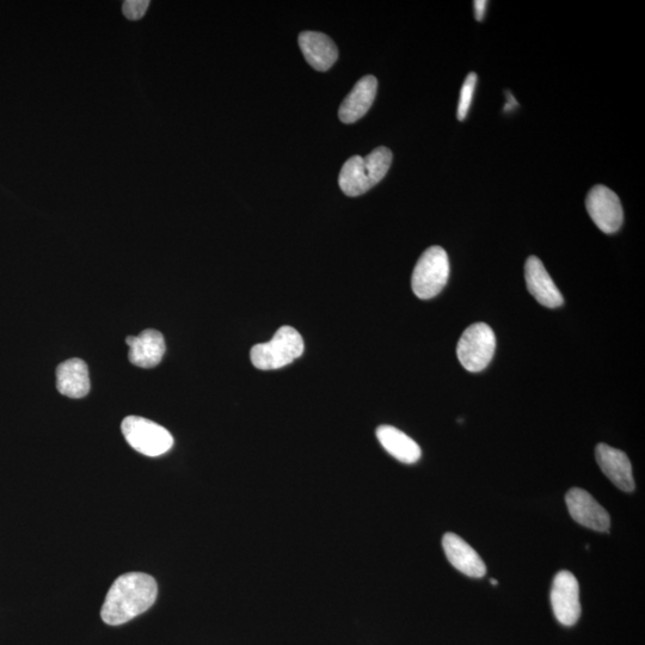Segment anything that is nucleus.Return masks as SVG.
I'll return each mask as SVG.
<instances>
[{"mask_svg":"<svg viewBox=\"0 0 645 645\" xmlns=\"http://www.w3.org/2000/svg\"><path fill=\"white\" fill-rule=\"evenodd\" d=\"M158 586L152 576L127 573L110 587L101 610L103 622L118 626L140 616L155 604Z\"/></svg>","mask_w":645,"mask_h":645,"instance_id":"f257e3e1","label":"nucleus"},{"mask_svg":"<svg viewBox=\"0 0 645 645\" xmlns=\"http://www.w3.org/2000/svg\"><path fill=\"white\" fill-rule=\"evenodd\" d=\"M392 164V152L378 147L366 157H350L340 172L339 184L347 196H360L383 180Z\"/></svg>","mask_w":645,"mask_h":645,"instance_id":"f03ea898","label":"nucleus"},{"mask_svg":"<svg viewBox=\"0 0 645 645\" xmlns=\"http://www.w3.org/2000/svg\"><path fill=\"white\" fill-rule=\"evenodd\" d=\"M304 349V340L298 331L292 327H282L269 342L256 344L251 349L250 359L257 370H279L300 358Z\"/></svg>","mask_w":645,"mask_h":645,"instance_id":"7ed1b4c3","label":"nucleus"},{"mask_svg":"<svg viewBox=\"0 0 645 645\" xmlns=\"http://www.w3.org/2000/svg\"><path fill=\"white\" fill-rule=\"evenodd\" d=\"M450 278V260L441 247H432L425 251L417 261L411 278V287L416 297L423 300L432 299L444 290Z\"/></svg>","mask_w":645,"mask_h":645,"instance_id":"20e7f679","label":"nucleus"},{"mask_svg":"<svg viewBox=\"0 0 645 645\" xmlns=\"http://www.w3.org/2000/svg\"><path fill=\"white\" fill-rule=\"evenodd\" d=\"M129 446L147 457H159L174 446V438L168 429L139 416H128L121 425Z\"/></svg>","mask_w":645,"mask_h":645,"instance_id":"39448f33","label":"nucleus"},{"mask_svg":"<svg viewBox=\"0 0 645 645\" xmlns=\"http://www.w3.org/2000/svg\"><path fill=\"white\" fill-rule=\"evenodd\" d=\"M496 337L485 323L472 324L458 342L457 355L466 371L481 372L494 358Z\"/></svg>","mask_w":645,"mask_h":645,"instance_id":"423d86ee","label":"nucleus"},{"mask_svg":"<svg viewBox=\"0 0 645 645\" xmlns=\"http://www.w3.org/2000/svg\"><path fill=\"white\" fill-rule=\"evenodd\" d=\"M586 207L589 217L602 232L612 235L620 230L624 221L622 204L616 193L605 186H595L588 193Z\"/></svg>","mask_w":645,"mask_h":645,"instance_id":"0eeeda50","label":"nucleus"},{"mask_svg":"<svg viewBox=\"0 0 645 645\" xmlns=\"http://www.w3.org/2000/svg\"><path fill=\"white\" fill-rule=\"evenodd\" d=\"M551 605L558 622L565 626H573L580 619V586L570 571L562 570L555 576Z\"/></svg>","mask_w":645,"mask_h":645,"instance_id":"6e6552de","label":"nucleus"},{"mask_svg":"<svg viewBox=\"0 0 645 645\" xmlns=\"http://www.w3.org/2000/svg\"><path fill=\"white\" fill-rule=\"evenodd\" d=\"M565 501H567L571 518L579 522L580 525L598 532L610 531V515L586 490L580 488L569 490Z\"/></svg>","mask_w":645,"mask_h":645,"instance_id":"1a4fd4ad","label":"nucleus"},{"mask_svg":"<svg viewBox=\"0 0 645 645\" xmlns=\"http://www.w3.org/2000/svg\"><path fill=\"white\" fill-rule=\"evenodd\" d=\"M525 280L528 291L533 298L549 309L562 306L564 299L554 280L545 269L542 261L536 256L528 257L525 264Z\"/></svg>","mask_w":645,"mask_h":645,"instance_id":"9d476101","label":"nucleus"},{"mask_svg":"<svg viewBox=\"0 0 645 645\" xmlns=\"http://www.w3.org/2000/svg\"><path fill=\"white\" fill-rule=\"evenodd\" d=\"M595 457L602 472L625 493L635 490L634 475L628 456L623 451L617 450L606 444H600L595 450Z\"/></svg>","mask_w":645,"mask_h":645,"instance_id":"9b49d317","label":"nucleus"},{"mask_svg":"<svg viewBox=\"0 0 645 645\" xmlns=\"http://www.w3.org/2000/svg\"><path fill=\"white\" fill-rule=\"evenodd\" d=\"M128 359L140 368H153L161 364L165 354L164 337L159 331L147 329L139 336H128Z\"/></svg>","mask_w":645,"mask_h":645,"instance_id":"f8f14e48","label":"nucleus"},{"mask_svg":"<svg viewBox=\"0 0 645 645\" xmlns=\"http://www.w3.org/2000/svg\"><path fill=\"white\" fill-rule=\"evenodd\" d=\"M442 548L454 568L470 577L481 579L487 574V567L476 550L454 533H446L442 538Z\"/></svg>","mask_w":645,"mask_h":645,"instance_id":"ddd939ff","label":"nucleus"},{"mask_svg":"<svg viewBox=\"0 0 645 645\" xmlns=\"http://www.w3.org/2000/svg\"><path fill=\"white\" fill-rule=\"evenodd\" d=\"M378 81L376 77L366 76L355 84L349 95L344 98L339 116L343 124H354L364 118L376 100Z\"/></svg>","mask_w":645,"mask_h":645,"instance_id":"4468645a","label":"nucleus"},{"mask_svg":"<svg viewBox=\"0 0 645 645\" xmlns=\"http://www.w3.org/2000/svg\"><path fill=\"white\" fill-rule=\"evenodd\" d=\"M298 42L307 63L317 71H328L339 58V49L335 42L323 33H301Z\"/></svg>","mask_w":645,"mask_h":645,"instance_id":"2eb2a0df","label":"nucleus"},{"mask_svg":"<svg viewBox=\"0 0 645 645\" xmlns=\"http://www.w3.org/2000/svg\"><path fill=\"white\" fill-rule=\"evenodd\" d=\"M57 389L66 397L83 398L90 391L88 365L81 359H70L57 368Z\"/></svg>","mask_w":645,"mask_h":645,"instance_id":"dca6fc26","label":"nucleus"},{"mask_svg":"<svg viewBox=\"0 0 645 645\" xmlns=\"http://www.w3.org/2000/svg\"><path fill=\"white\" fill-rule=\"evenodd\" d=\"M377 438L384 450L393 458L404 464L419 462L422 451L413 439L392 426H380L377 429Z\"/></svg>","mask_w":645,"mask_h":645,"instance_id":"f3484780","label":"nucleus"},{"mask_svg":"<svg viewBox=\"0 0 645 645\" xmlns=\"http://www.w3.org/2000/svg\"><path fill=\"white\" fill-rule=\"evenodd\" d=\"M477 84V75L476 73H469L466 77L465 82L462 86V91H460L459 103H458V119L460 121L465 120L466 116L469 114L471 108V103L473 100V94H475Z\"/></svg>","mask_w":645,"mask_h":645,"instance_id":"a211bd4d","label":"nucleus"},{"mask_svg":"<svg viewBox=\"0 0 645 645\" xmlns=\"http://www.w3.org/2000/svg\"><path fill=\"white\" fill-rule=\"evenodd\" d=\"M149 6V0H127L122 6V11L128 20L138 21L144 17Z\"/></svg>","mask_w":645,"mask_h":645,"instance_id":"6ab92c4d","label":"nucleus"},{"mask_svg":"<svg viewBox=\"0 0 645 645\" xmlns=\"http://www.w3.org/2000/svg\"><path fill=\"white\" fill-rule=\"evenodd\" d=\"M473 4H475L476 20L482 21L485 15V9H487V2H484V0H476Z\"/></svg>","mask_w":645,"mask_h":645,"instance_id":"aec40b11","label":"nucleus"},{"mask_svg":"<svg viewBox=\"0 0 645 645\" xmlns=\"http://www.w3.org/2000/svg\"><path fill=\"white\" fill-rule=\"evenodd\" d=\"M490 582H491V585H493V586H497V585H499V582H497V581H496V580H494V579H491V580H490Z\"/></svg>","mask_w":645,"mask_h":645,"instance_id":"412c9836","label":"nucleus"}]
</instances>
